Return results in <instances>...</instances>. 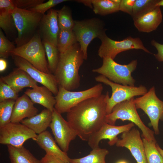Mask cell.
I'll use <instances>...</instances> for the list:
<instances>
[{
  "label": "cell",
  "instance_id": "obj_12",
  "mask_svg": "<svg viewBox=\"0 0 163 163\" xmlns=\"http://www.w3.org/2000/svg\"><path fill=\"white\" fill-rule=\"evenodd\" d=\"M37 135L21 123L11 122L0 128V143L14 147L23 145L27 140H35Z\"/></svg>",
  "mask_w": 163,
  "mask_h": 163
},
{
  "label": "cell",
  "instance_id": "obj_11",
  "mask_svg": "<svg viewBox=\"0 0 163 163\" xmlns=\"http://www.w3.org/2000/svg\"><path fill=\"white\" fill-rule=\"evenodd\" d=\"M101 40V43L98 53L101 58L108 57L114 59L120 53L132 49H141L146 53H151L138 37H129L122 40L117 41L111 39L106 35Z\"/></svg>",
  "mask_w": 163,
  "mask_h": 163
},
{
  "label": "cell",
  "instance_id": "obj_36",
  "mask_svg": "<svg viewBox=\"0 0 163 163\" xmlns=\"http://www.w3.org/2000/svg\"><path fill=\"white\" fill-rule=\"evenodd\" d=\"M69 1L67 0H49L45 3L37 5L28 10L40 13L43 15L52 7L62 2Z\"/></svg>",
  "mask_w": 163,
  "mask_h": 163
},
{
  "label": "cell",
  "instance_id": "obj_7",
  "mask_svg": "<svg viewBox=\"0 0 163 163\" xmlns=\"http://www.w3.org/2000/svg\"><path fill=\"white\" fill-rule=\"evenodd\" d=\"M72 30L80 45L85 60L87 59V48L91 42L96 38L101 40L106 35L103 21L97 18L75 21Z\"/></svg>",
  "mask_w": 163,
  "mask_h": 163
},
{
  "label": "cell",
  "instance_id": "obj_14",
  "mask_svg": "<svg viewBox=\"0 0 163 163\" xmlns=\"http://www.w3.org/2000/svg\"><path fill=\"white\" fill-rule=\"evenodd\" d=\"M17 68L27 72L37 82L40 83L56 95L59 90V84L54 74L47 73L37 69L24 59L18 56H12Z\"/></svg>",
  "mask_w": 163,
  "mask_h": 163
},
{
  "label": "cell",
  "instance_id": "obj_44",
  "mask_svg": "<svg viewBox=\"0 0 163 163\" xmlns=\"http://www.w3.org/2000/svg\"><path fill=\"white\" fill-rule=\"evenodd\" d=\"M156 6H163V0H159L156 5Z\"/></svg>",
  "mask_w": 163,
  "mask_h": 163
},
{
  "label": "cell",
  "instance_id": "obj_6",
  "mask_svg": "<svg viewBox=\"0 0 163 163\" xmlns=\"http://www.w3.org/2000/svg\"><path fill=\"white\" fill-rule=\"evenodd\" d=\"M38 31L25 44L16 48L11 55L21 57L39 70L47 73H51L46 58V52Z\"/></svg>",
  "mask_w": 163,
  "mask_h": 163
},
{
  "label": "cell",
  "instance_id": "obj_45",
  "mask_svg": "<svg viewBox=\"0 0 163 163\" xmlns=\"http://www.w3.org/2000/svg\"><path fill=\"white\" fill-rule=\"evenodd\" d=\"M116 163H128L126 161L124 160H121L118 161Z\"/></svg>",
  "mask_w": 163,
  "mask_h": 163
},
{
  "label": "cell",
  "instance_id": "obj_1",
  "mask_svg": "<svg viewBox=\"0 0 163 163\" xmlns=\"http://www.w3.org/2000/svg\"><path fill=\"white\" fill-rule=\"evenodd\" d=\"M109 93L86 99L67 112V121L83 141H87L106 122Z\"/></svg>",
  "mask_w": 163,
  "mask_h": 163
},
{
  "label": "cell",
  "instance_id": "obj_33",
  "mask_svg": "<svg viewBox=\"0 0 163 163\" xmlns=\"http://www.w3.org/2000/svg\"><path fill=\"white\" fill-rule=\"evenodd\" d=\"M15 100L8 99L0 102V128L11 122Z\"/></svg>",
  "mask_w": 163,
  "mask_h": 163
},
{
  "label": "cell",
  "instance_id": "obj_17",
  "mask_svg": "<svg viewBox=\"0 0 163 163\" xmlns=\"http://www.w3.org/2000/svg\"><path fill=\"white\" fill-rule=\"evenodd\" d=\"M38 31L42 40L46 41L57 46L59 30L57 10L51 8L43 15Z\"/></svg>",
  "mask_w": 163,
  "mask_h": 163
},
{
  "label": "cell",
  "instance_id": "obj_15",
  "mask_svg": "<svg viewBox=\"0 0 163 163\" xmlns=\"http://www.w3.org/2000/svg\"><path fill=\"white\" fill-rule=\"evenodd\" d=\"M121 137L115 144L117 146L129 149L137 163H147L143 140L138 130L133 128L122 133Z\"/></svg>",
  "mask_w": 163,
  "mask_h": 163
},
{
  "label": "cell",
  "instance_id": "obj_10",
  "mask_svg": "<svg viewBox=\"0 0 163 163\" xmlns=\"http://www.w3.org/2000/svg\"><path fill=\"white\" fill-rule=\"evenodd\" d=\"M137 109L143 110L148 116L155 134L158 135V123L163 121V101L157 96L154 87L151 88L145 94L134 99Z\"/></svg>",
  "mask_w": 163,
  "mask_h": 163
},
{
  "label": "cell",
  "instance_id": "obj_20",
  "mask_svg": "<svg viewBox=\"0 0 163 163\" xmlns=\"http://www.w3.org/2000/svg\"><path fill=\"white\" fill-rule=\"evenodd\" d=\"M34 140L41 148L45 151L46 154L59 158L65 163H70L71 158L67 153L63 152L57 145L48 131L46 130L39 134Z\"/></svg>",
  "mask_w": 163,
  "mask_h": 163
},
{
  "label": "cell",
  "instance_id": "obj_4",
  "mask_svg": "<svg viewBox=\"0 0 163 163\" xmlns=\"http://www.w3.org/2000/svg\"><path fill=\"white\" fill-rule=\"evenodd\" d=\"M18 37L15 40L16 47L29 42L37 32L43 14L36 12L16 8L12 13Z\"/></svg>",
  "mask_w": 163,
  "mask_h": 163
},
{
  "label": "cell",
  "instance_id": "obj_18",
  "mask_svg": "<svg viewBox=\"0 0 163 163\" xmlns=\"http://www.w3.org/2000/svg\"><path fill=\"white\" fill-rule=\"evenodd\" d=\"M0 79L18 93L24 88H33L38 86L37 82L27 72L17 68L8 75L1 77Z\"/></svg>",
  "mask_w": 163,
  "mask_h": 163
},
{
  "label": "cell",
  "instance_id": "obj_13",
  "mask_svg": "<svg viewBox=\"0 0 163 163\" xmlns=\"http://www.w3.org/2000/svg\"><path fill=\"white\" fill-rule=\"evenodd\" d=\"M49 127L56 142L63 152L67 153L70 142L78 136L75 131L55 108Z\"/></svg>",
  "mask_w": 163,
  "mask_h": 163
},
{
  "label": "cell",
  "instance_id": "obj_34",
  "mask_svg": "<svg viewBox=\"0 0 163 163\" xmlns=\"http://www.w3.org/2000/svg\"><path fill=\"white\" fill-rule=\"evenodd\" d=\"M13 43L5 36L1 29H0V57L6 58L11 55V52L15 48Z\"/></svg>",
  "mask_w": 163,
  "mask_h": 163
},
{
  "label": "cell",
  "instance_id": "obj_37",
  "mask_svg": "<svg viewBox=\"0 0 163 163\" xmlns=\"http://www.w3.org/2000/svg\"><path fill=\"white\" fill-rule=\"evenodd\" d=\"M16 8L28 10L43 3L44 0H12Z\"/></svg>",
  "mask_w": 163,
  "mask_h": 163
},
{
  "label": "cell",
  "instance_id": "obj_43",
  "mask_svg": "<svg viewBox=\"0 0 163 163\" xmlns=\"http://www.w3.org/2000/svg\"><path fill=\"white\" fill-rule=\"evenodd\" d=\"M156 146L157 149L163 158V150L160 148L159 146L157 143L156 144Z\"/></svg>",
  "mask_w": 163,
  "mask_h": 163
},
{
  "label": "cell",
  "instance_id": "obj_21",
  "mask_svg": "<svg viewBox=\"0 0 163 163\" xmlns=\"http://www.w3.org/2000/svg\"><path fill=\"white\" fill-rule=\"evenodd\" d=\"M162 21L160 7L157 6L134 21L135 26L139 31L149 33L156 30Z\"/></svg>",
  "mask_w": 163,
  "mask_h": 163
},
{
  "label": "cell",
  "instance_id": "obj_39",
  "mask_svg": "<svg viewBox=\"0 0 163 163\" xmlns=\"http://www.w3.org/2000/svg\"><path fill=\"white\" fill-rule=\"evenodd\" d=\"M152 45L156 49L158 53L154 55L156 59L159 62H163V44H161L155 40L151 42Z\"/></svg>",
  "mask_w": 163,
  "mask_h": 163
},
{
  "label": "cell",
  "instance_id": "obj_38",
  "mask_svg": "<svg viewBox=\"0 0 163 163\" xmlns=\"http://www.w3.org/2000/svg\"><path fill=\"white\" fill-rule=\"evenodd\" d=\"M136 0H121L119 11L126 12L131 16Z\"/></svg>",
  "mask_w": 163,
  "mask_h": 163
},
{
  "label": "cell",
  "instance_id": "obj_16",
  "mask_svg": "<svg viewBox=\"0 0 163 163\" xmlns=\"http://www.w3.org/2000/svg\"><path fill=\"white\" fill-rule=\"evenodd\" d=\"M135 124L131 122L128 124L116 126L105 123L97 132L93 134L88 141V144L92 149L99 147L100 141L103 139L109 140L108 144L110 146L116 144L118 139L117 136L124 132H128L134 126Z\"/></svg>",
  "mask_w": 163,
  "mask_h": 163
},
{
  "label": "cell",
  "instance_id": "obj_25",
  "mask_svg": "<svg viewBox=\"0 0 163 163\" xmlns=\"http://www.w3.org/2000/svg\"><path fill=\"white\" fill-rule=\"evenodd\" d=\"M11 163H41L24 146L14 147L7 145Z\"/></svg>",
  "mask_w": 163,
  "mask_h": 163
},
{
  "label": "cell",
  "instance_id": "obj_2",
  "mask_svg": "<svg viewBox=\"0 0 163 163\" xmlns=\"http://www.w3.org/2000/svg\"><path fill=\"white\" fill-rule=\"evenodd\" d=\"M85 58L77 42L63 53H59L58 64L54 74L59 85L72 91L80 86V67Z\"/></svg>",
  "mask_w": 163,
  "mask_h": 163
},
{
  "label": "cell",
  "instance_id": "obj_31",
  "mask_svg": "<svg viewBox=\"0 0 163 163\" xmlns=\"http://www.w3.org/2000/svg\"><path fill=\"white\" fill-rule=\"evenodd\" d=\"M142 140L147 163H163V158L156 147V141H149L144 138Z\"/></svg>",
  "mask_w": 163,
  "mask_h": 163
},
{
  "label": "cell",
  "instance_id": "obj_28",
  "mask_svg": "<svg viewBox=\"0 0 163 163\" xmlns=\"http://www.w3.org/2000/svg\"><path fill=\"white\" fill-rule=\"evenodd\" d=\"M77 42L72 30L59 29L57 42V47L59 53L65 52Z\"/></svg>",
  "mask_w": 163,
  "mask_h": 163
},
{
  "label": "cell",
  "instance_id": "obj_27",
  "mask_svg": "<svg viewBox=\"0 0 163 163\" xmlns=\"http://www.w3.org/2000/svg\"><path fill=\"white\" fill-rule=\"evenodd\" d=\"M109 153L107 149L98 147L92 149L86 156L80 158H71L70 163H107L105 158Z\"/></svg>",
  "mask_w": 163,
  "mask_h": 163
},
{
  "label": "cell",
  "instance_id": "obj_42",
  "mask_svg": "<svg viewBox=\"0 0 163 163\" xmlns=\"http://www.w3.org/2000/svg\"><path fill=\"white\" fill-rule=\"evenodd\" d=\"M76 1L82 3L84 4L85 5L89 7L90 8H93L91 0H77Z\"/></svg>",
  "mask_w": 163,
  "mask_h": 163
},
{
  "label": "cell",
  "instance_id": "obj_24",
  "mask_svg": "<svg viewBox=\"0 0 163 163\" xmlns=\"http://www.w3.org/2000/svg\"><path fill=\"white\" fill-rule=\"evenodd\" d=\"M15 8L12 0H0V27L6 34L16 28L12 15Z\"/></svg>",
  "mask_w": 163,
  "mask_h": 163
},
{
  "label": "cell",
  "instance_id": "obj_32",
  "mask_svg": "<svg viewBox=\"0 0 163 163\" xmlns=\"http://www.w3.org/2000/svg\"><path fill=\"white\" fill-rule=\"evenodd\" d=\"M59 27L60 29L72 30L75 21L72 18L69 8L64 5L60 9L57 10Z\"/></svg>",
  "mask_w": 163,
  "mask_h": 163
},
{
  "label": "cell",
  "instance_id": "obj_29",
  "mask_svg": "<svg viewBox=\"0 0 163 163\" xmlns=\"http://www.w3.org/2000/svg\"><path fill=\"white\" fill-rule=\"evenodd\" d=\"M159 1L136 0L131 15L134 21L157 7Z\"/></svg>",
  "mask_w": 163,
  "mask_h": 163
},
{
  "label": "cell",
  "instance_id": "obj_30",
  "mask_svg": "<svg viewBox=\"0 0 163 163\" xmlns=\"http://www.w3.org/2000/svg\"><path fill=\"white\" fill-rule=\"evenodd\" d=\"M48 59L49 70L51 73H54L59 59V53L57 46L50 42L42 40Z\"/></svg>",
  "mask_w": 163,
  "mask_h": 163
},
{
  "label": "cell",
  "instance_id": "obj_41",
  "mask_svg": "<svg viewBox=\"0 0 163 163\" xmlns=\"http://www.w3.org/2000/svg\"><path fill=\"white\" fill-rule=\"evenodd\" d=\"M7 67V63L6 60L3 58L0 59V72H2L4 71Z\"/></svg>",
  "mask_w": 163,
  "mask_h": 163
},
{
  "label": "cell",
  "instance_id": "obj_9",
  "mask_svg": "<svg viewBox=\"0 0 163 163\" xmlns=\"http://www.w3.org/2000/svg\"><path fill=\"white\" fill-rule=\"evenodd\" d=\"M95 81L110 87L112 90L111 96L108 99L106 111L107 115L110 113L113 107L117 104L134 97L143 95L148 91L146 87L140 85L138 87L124 85L114 83L100 75L95 78Z\"/></svg>",
  "mask_w": 163,
  "mask_h": 163
},
{
  "label": "cell",
  "instance_id": "obj_8",
  "mask_svg": "<svg viewBox=\"0 0 163 163\" xmlns=\"http://www.w3.org/2000/svg\"><path fill=\"white\" fill-rule=\"evenodd\" d=\"M103 87L99 83L86 90L78 91L67 90L59 86L57 94L55 96L54 108L60 114L67 113L72 108L88 99L102 94Z\"/></svg>",
  "mask_w": 163,
  "mask_h": 163
},
{
  "label": "cell",
  "instance_id": "obj_22",
  "mask_svg": "<svg viewBox=\"0 0 163 163\" xmlns=\"http://www.w3.org/2000/svg\"><path fill=\"white\" fill-rule=\"evenodd\" d=\"M34 103L39 104L53 112L56 103L55 97L46 87L43 86L27 89L24 92Z\"/></svg>",
  "mask_w": 163,
  "mask_h": 163
},
{
  "label": "cell",
  "instance_id": "obj_5",
  "mask_svg": "<svg viewBox=\"0 0 163 163\" xmlns=\"http://www.w3.org/2000/svg\"><path fill=\"white\" fill-rule=\"evenodd\" d=\"M103 59L101 66L93 69V72L102 75L114 83L124 85L134 86L135 80L131 74L136 68V60H133L126 65H122L110 57Z\"/></svg>",
  "mask_w": 163,
  "mask_h": 163
},
{
  "label": "cell",
  "instance_id": "obj_3",
  "mask_svg": "<svg viewBox=\"0 0 163 163\" xmlns=\"http://www.w3.org/2000/svg\"><path fill=\"white\" fill-rule=\"evenodd\" d=\"M134 99L133 97L116 104L111 112L107 115L106 123L115 125L118 119L130 121L140 129L143 138L149 141H156L154 131L146 126L141 120L137 111Z\"/></svg>",
  "mask_w": 163,
  "mask_h": 163
},
{
  "label": "cell",
  "instance_id": "obj_35",
  "mask_svg": "<svg viewBox=\"0 0 163 163\" xmlns=\"http://www.w3.org/2000/svg\"><path fill=\"white\" fill-rule=\"evenodd\" d=\"M18 96V93L0 79V102L8 99L16 100Z\"/></svg>",
  "mask_w": 163,
  "mask_h": 163
},
{
  "label": "cell",
  "instance_id": "obj_23",
  "mask_svg": "<svg viewBox=\"0 0 163 163\" xmlns=\"http://www.w3.org/2000/svg\"><path fill=\"white\" fill-rule=\"evenodd\" d=\"M52 116L53 112L45 109L32 117L23 120L20 123L39 134L50 126Z\"/></svg>",
  "mask_w": 163,
  "mask_h": 163
},
{
  "label": "cell",
  "instance_id": "obj_40",
  "mask_svg": "<svg viewBox=\"0 0 163 163\" xmlns=\"http://www.w3.org/2000/svg\"><path fill=\"white\" fill-rule=\"evenodd\" d=\"M40 161L41 163H65L59 158L46 154L42 158Z\"/></svg>",
  "mask_w": 163,
  "mask_h": 163
},
{
  "label": "cell",
  "instance_id": "obj_26",
  "mask_svg": "<svg viewBox=\"0 0 163 163\" xmlns=\"http://www.w3.org/2000/svg\"><path fill=\"white\" fill-rule=\"evenodd\" d=\"M95 14L104 16L119 11L121 0H91Z\"/></svg>",
  "mask_w": 163,
  "mask_h": 163
},
{
  "label": "cell",
  "instance_id": "obj_19",
  "mask_svg": "<svg viewBox=\"0 0 163 163\" xmlns=\"http://www.w3.org/2000/svg\"><path fill=\"white\" fill-rule=\"evenodd\" d=\"M38 109L29 97L24 94L18 97L14 105L11 122L20 123L23 120L32 117L38 114Z\"/></svg>",
  "mask_w": 163,
  "mask_h": 163
}]
</instances>
